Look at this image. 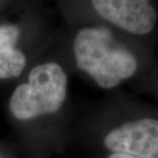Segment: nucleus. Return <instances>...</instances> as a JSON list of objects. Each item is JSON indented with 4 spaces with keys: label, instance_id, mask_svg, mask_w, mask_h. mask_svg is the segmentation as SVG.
<instances>
[{
    "label": "nucleus",
    "instance_id": "20e7f679",
    "mask_svg": "<svg viewBox=\"0 0 158 158\" xmlns=\"http://www.w3.org/2000/svg\"><path fill=\"white\" fill-rule=\"evenodd\" d=\"M92 5L101 18L132 34H148L157 21L150 0H92Z\"/></svg>",
    "mask_w": 158,
    "mask_h": 158
},
{
    "label": "nucleus",
    "instance_id": "39448f33",
    "mask_svg": "<svg viewBox=\"0 0 158 158\" xmlns=\"http://www.w3.org/2000/svg\"><path fill=\"white\" fill-rule=\"evenodd\" d=\"M19 37V27L10 23L0 26V80L19 77L26 68V56L16 48Z\"/></svg>",
    "mask_w": 158,
    "mask_h": 158
},
{
    "label": "nucleus",
    "instance_id": "f03ea898",
    "mask_svg": "<svg viewBox=\"0 0 158 158\" xmlns=\"http://www.w3.org/2000/svg\"><path fill=\"white\" fill-rule=\"evenodd\" d=\"M66 87L68 77L58 63L46 62L35 66L28 83L13 91L9 101L12 115L19 120H29L56 112L65 100Z\"/></svg>",
    "mask_w": 158,
    "mask_h": 158
},
{
    "label": "nucleus",
    "instance_id": "7ed1b4c3",
    "mask_svg": "<svg viewBox=\"0 0 158 158\" xmlns=\"http://www.w3.org/2000/svg\"><path fill=\"white\" fill-rule=\"evenodd\" d=\"M113 153L139 158H158V120L141 118L120 124L104 139Z\"/></svg>",
    "mask_w": 158,
    "mask_h": 158
},
{
    "label": "nucleus",
    "instance_id": "423d86ee",
    "mask_svg": "<svg viewBox=\"0 0 158 158\" xmlns=\"http://www.w3.org/2000/svg\"><path fill=\"white\" fill-rule=\"evenodd\" d=\"M108 158H139V157L127 155V154H123V153H113Z\"/></svg>",
    "mask_w": 158,
    "mask_h": 158
},
{
    "label": "nucleus",
    "instance_id": "f257e3e1",
    "mask_svg": "<svg viewBox=\"0 0 158 158\" xmlns=\"http://www.w3.org/2000/svg\"><path fill=\"white\" fill-rule=\"evenodd\" d=\"M73 54L78 68L97 85L111 89L135 75L136 57L114 42L111 32L105 28H84L73 40Z\"/></svg>",
    "mask_w": 158,
    "mask_h": 158
}]
</instances>
